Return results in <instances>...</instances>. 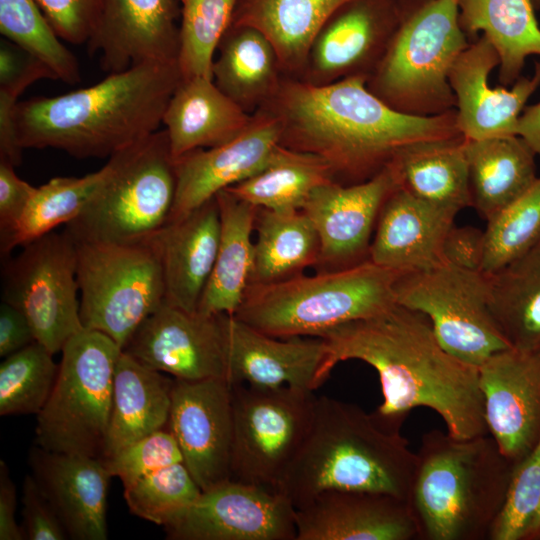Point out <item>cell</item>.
Masks as SVG:
<instances>
[{"mask_svg":"<svg viewBox=\"0 0 540 540\" xmlns=\"http://www.w3.org/2000/svg\"><path fill=\"white\" fill-rule=\"evenodd\" d=\"M78 294L76 244L65 231L30 242L4 263L2 301L26 316L52 354L84 329Z\"/></svg>","mask_w":540,"mask_h":540,"instance_id":"cell-13","label":"cell"},{"mask_svg":"<svg viewBox=\"0 0 540 540\" xmlns=\"http://www.w3.org/2000/svg\"><path fill=\"white\" fill-rule=\"evenodd\" d=\"M396 186L387 167L365 182L331 181L313 190L302 211L319 237V271L343 269L368 259L380 210Z\"/></svg>","mask_w":540,"mask_h":540,"instance_id":"cell-18","label":"cell"},{"mask_svg":"<svg viewBox=\"0 0 540 540\" xmlns=\"http://www.w3.org/2000/svg\"><path fill=\"white\" fill-rule=\"evenodd\" d=\"M254 265L249 285L280 282L317 266L320 241L302 210L275 211L257 207Z\"/></svg>","mask_w":540,"mask_h":540,"instance_id":"cell-36","label":"cell"},{"mask_svg":"<svg viewBox=\"0 0 540 540\" xmlns=\"http://www.w3.org/2000/svg\"><path fill=\"white\" fill-rule=\"evenodd\" d=\"M220 214L215 264L197 311L234 315L249 286L254 265L252 232L257 207L228 190L216 194Z\"/></svg>","mask_w":540,"mask_h":540,"instance_id":"cell-31","label":"cell"},{"mask_svg":"<svg viewBox=\"0 0 540 540\" xmlns=\"http://www.w3.org/2000/svg\"><path fill=\"white\" fill-rule=\"evenodd\" d=\"M487 275L489 308L509 346L522 351H539L540 243Z\"/></svg>","mask_w":540,"mask_h":540,"instance_id":"cell-37","label":"cell"},{"mask_svg":"<svg viewBox=\"0 0 540 540\" xmlns=\"http://www.w3.org/2000/svg\"><path fill=\"white\" fill-rule=\"evenodd\" d=\"M485 253L484 231L455 224L448 231L443 243L446 263L473 271H482Z\"/></svg>","mask_w":540,"mask_h":540,"instance_id":"cell-51","label":"cell"},{"mask_svg":"<svg viewBox=\"0 0 540 540\" xmlns=\"http://www.w3.org/2000/svg\"><path fill=\"white\" fill-rule=\"evenodd\" d=\"M478 371L488 434L514 465L540 439V350L508 348Z\"/></svg>","mask_w":540,"mask_h":540,"instance_id":"cell-19","label":"cell"},{"mask_svg":"<svg viewBox=\"0 0 540 540\" xmlns=\"http://www.w3.org/2000/svg\"><path fill=\"white\" fill-rule=\"evenodd\" d=\"M399 19L398 0H348L322 24L299 78L326 85L368 77L381 60Z\"/></svg>","mask_w":540,"mask_h":540,"instance_id":"cell-16","label":"cell"},{"mask_svg":"<svg viewBox=\"0 0 540 540\" xmlns=\"http://www.w3.org/2000/svg\"><path fill=\"white\" fill-rule=\"evenodd\" d=\"M466 154L472 206L486 221L538 178L536 154L517 135L466 139Z\"/></svg>","mask_w":540,"mask_h":540,"instance_id":"cell-32","label":"cell"},{"mask_svg":"<svg viewBox=\"0 0 540 540\" xmlns=\"http://www.w3.org/2000/svg\"><path fill=\"white\" fill-rule=\"evenodd\" d=\"M38 342L5 357L0 365V415H38L55 385L59 365Z\"/></svg>","mask_w":540,"mask_h":540,"instance_id":"cell-42","label":"cell"},{"mask_svg":"<svg viewBox=\"0 0 540 540\" xmlns=\"http://www.w3.org/2000/svg\"><path fill=\"white\" fill-rule=\"evenodd\" d=\"M216 52L213 81L253 115L273 96L285 76L275 47L254 26L231 22Z\"/></svg>","mask_w":540,"mask_h":540,"instance_id":"cell-30","label":"cell"},{"mask_svg":"<svg viewBox=\"0 0 540 540\" xmlns=\"http://www.w3.org/2000/svg\"><path fill=\"white\" fill-rule=\"evenodd\" d=\"M165 528L172 540H296L295 508L279 491L227 479Z\"/></svg>","mask_w":540,"mask_h":540,"instance_id":"cell-14","label":"cell"},{"mask_svg":"<svg viewBox=\"0 0 540 540\" xmlns=\"http://www.w3.org/2000/svg\"><path fill=\"white\" fill-rule=\"evenodd\" d=\"M331 181L324 159L279 144L263 169L226 190L255 207L302 210L313 190Z\"/></svg>","mask_w":540,"mask_h":540,"instance_id":"cell-38","label":"cell"},{"mask_svg":"<svg viewBox=\"0 0 540 540\" xmlns=\"http://www.w3.org/2000/svg\"><path fill=\"white\" fill-rule=\"evenodd\" d=\"M104 0H36L56 34L71 44L87 43Z\"/></svg>","mask_w":540,"mask_h":540,"instance_id":"cell-47","label":"cell"},{"mask_svg":"<svg viewBox=\"0 0 540 540\" xmlns=\"http://www.w3.org/2000/svg\"><path fill=\"white\" fill-rule=\"evenodd\" d=\"M0 32L68 84L80 81L77 58L60 41L36 0H0Z\"/></svg>","mask_w":540,"mask_h":540,"instance_id":"cell-40","label":"cell"},{"mask_svg":"<svg viewBox=\"0 0 540 540\" xmlns=\"http://www.w3.org/2000/svg\"><path fill=\"white\" fill-rule=\"evenodd\" d=\"M253 120L224 94L213 78H181L165 109L166 126L173 159L203 148L229 142L244 132Z\"/></svg>","mask_w":540,"mask_h":540,"instance_id":"cell-28","label":"cell"},{"mask_svg":"<svg viewBox=\"0 0 540 540\" xmlns=\"http://www.w3.org/2000/svg\"><path fill=\"white\" fill-rule=\"evenodd\" d=\"M16 488L3 460L0 462V540L25 539L15 518Z\"/></svg>","mask_w":540,"mask_h":540,"instance_id":"cell-53","label":"cell"},{"mask_svg":"<svg viewBox=\"0 0 540 540\" xmlns=\"http://www.w3.org/2000/svg\"><path fill=\"white\" fill-rule=\"evenodd\" d=\"M108 171L106 163L83 177H56L36 187L15 228L0 239L1 255L7 256L16 247L22 248L74 220Z\"/></svg>","mask_w":540,"mask_h":540,"instance_id":"cell-39","label":"cell"},{"mask_svg":"<svg viewBox=\"0 0 540 540\" xmlns=\"http://www.w3.org/2000/svg\"><path fill=\"white\" fill-rule=\"evenodd\" d=\"M123 487L132 514L164 527L202 492L183 462L161 468Z\"/></svg>","mask_w":540,"mask_h":540,"instance_id":"cell-44","label":"cell"},{"mask_svg":"<svg viewBox=\"0 0 540 540\" xmlns=\"http://www.w3.org/2000/svg\"><path fill=\"white\" fill-rule=\"evenodd\" d=\"M231 385L290 386L314 391L328 377L327 346L320 337L269 336L234 315L220 314Z\"/></svg>","mask_w":540,"mask_h":540,"instance_id":"cell-20","label":"cell"},{"mask_svg":"<svg viewBox=\"0 0 540 540\" xmlns=\"http://www.w3.org/2000/svg\"><path fill=\"white\" fill-rule=\"evenodd\" d=\"M75 244L82 325L104 333L123 348L164 302L155 236L136 243Z\"/></svg>","mask_w":540,"mask_h":540,"instance_id":"cell-10","label":"cell"},{"mask_svg":"<svg viewBox=\"0 0 540 540\" xmlns=\"http://www.w3.org/2000/svg\"><path fill=\"white\" fill-rule=\"evenodd\" d=\"M279 141L276 119L259 109L249 127L233 140L175 159L176 196L168 223L263 169Z\"/></svg>","mask_w":540,"mask_h":540,"instance_id":"cell-23","label":"cell"},{"mask_svg":"<svg viewBox=\"0 0 540 540\" xmlns=\"http://www.w3.org/2000/svg\"><path fill=\"white\" fill-rule=\"evenodd\" d=\"M33 476L59 515L68 537L106 540L110 474L100 457L57 453L37 446Z\"/></svg>","mask_w":540,"mask_h":540,"instance_id":"cell-26","label":"cell"},{"mask_svg":"<svg viewBox=\"0 0 540 540\" xmlns=\"http://www.w3.org/2000/svg\"><path fill=\"white\" fill-rule=\"evenodd\" d=\"M348 0H239L232 22L254 26L276 49L285 76L299 78L326 19Z\"/></svg>","mask_w":540,"mask_h":540,"instance_id":"cell-35","label":"cell"},{"mask_svg":"<svg viewBox=\"0 0 540 540\" xmlns=\"http://www.w3.org/2000/svg\"><path fill=\"white\" fill-rule=\"evenodd\" d=\"M35 189L17 176L15 166L0 160V239L15 228Z\"/></svg>","mask_w":540,"mask_h":540,"instance_id":"cell-50","label":"cell"},{"mask_svg":"<svg viewBox=\"0 0 540 540\" xmlns=\"http://www.w3.org/2000/svg\"><path fill=\"white\" fill-rule=\"evenodd\" d=\"M540 502V439L513 465L502 511L489 540H521Z\"/></svg>","mask_w":540,"mask_h":540,"instance_id":"cell-45","label":"cell"},{"mask_svg":"<svg viewBox=\"0 0 540 540\" xmlns=\"http://www.w3.org/2000/svg\"><path fill=\"white\" fill-rule=\"evenodd\" d=\"M180 0H104L88 49L102 70L120 72L147 62H175ZM178 62V61H177Z\"/></svg>","mask_w":540,"mask_h":540,"instance_id":"cell-22","label":"cell"},{"mask_svg":"<svg viewBox=\"0 0 540 540\" xmlns=\"http://www.w3.org/2000/svg\"><path fill=\"white\" fill-rule=\"evenodd\" d=\"M521 540H540V502Z\"/></svg>","mask_w":540,"mask_h":540,"instance_id":"cell-55","label":"cell"},{"mask_svg":"<svg viewBox=\"0 0 540 540\" xmlns=\"http://www.w3.org/2000/svg\"><path fill=\"white\" fill-rule=\"evenodd\" d=\"M296 540L419 539L406 499L374 491L328 490L295 509Z\"/></svg>","mask_w":540,"mask_h":540,"instance_id":"cell-24","label":"cell"},{"mask_svg":"<svg viewBox=\"0 0 540 540\" xmlns=\"http://www.w3.org/2000/svg\"><path fill=\"white\" fill-rule=\"evenodd\" d=\"M499 64L496 49L481 35L459 55L450 70L457 126L466 139L516 135L518 119L540 86V61H537L531 77L520 76L510 89L491 88L489 75Z\"/></svg>","mask_w":540,"mask_h":540,"instance_id":"cell-21","label":"cell"},{"mask_svg":"<svg viewBox=\"0 0 540 540\" xmlns=\"http://www.w3.org/2000/svg\"><path fill=\"white\" fill-rule=\"evenodd\" d=\"M516 135L540 157V101L524 108L518 119Z\"/></svg>","mask_w":540,"mask_h":540,"instance_id":"cell-54","label":"cell"},{"mask_svg":"<svg viewBox=\"0 0 540 540\" xmlns=\"http://www.w3.org/2000/svg\"><path fill=\"white\" fill-rule=\"evenodd\" d=\"M365 77L312 85L284 76L260 108L280 129L279 144L324 159L333 182H365L387 168L405 148L426 141L453 139L456 110L434 116L398 112L366 86Z\"/></svg>","mask_w":540,"mask_h":540,"instance_id":"cell-2","label":"cell"},{"mask_svg":"<svg viewBox=\"0 0 540 540\" xmlns=\"http://www.w3.org/2000/svg\"><path fill=\"white\" fill-rule=\"evenodd\" d=\"M22 503L25 539L64 540L67 538V531L59 515L33 475L25 477Z\"/></svg>","mask_w":540,"mask_h":540,"instance_id":"cell-48","label":"cell"},{"mask_svg":"<svg viewBox=\"0 0 540 540\" xmlns=\"http://www.w3.org/2000/svg\"><path fill=\"white\" fill-rule=\"evenodd\" d=\"M484 273H493L540 243V177L487 221Z\"/></svg>","mask_w":540,"mask_h":540,"instance_id":"cell-43","label":"cell"},{"mask_svg":"<svg viewBox=\"0 0 540 540\" xmlns=\"http://www.w3.org/2000/svg\"><path fill=\"white\" fill-rule=\"evenodd\" d=\"M32 327L26 316L14 306H0V356L7 357L35 342Z\"/></svg>","mask_w":540,"mask_h":540,"instance_id":"cell-52","label":"cell"},{"mask_svg":"<svg viewBox=\"0 0 540 540\" xmlns=\"http://www.w3.org/2000/svg\"><path fill=\"white\" fill-rule=\"evenodd\" d=\"M107 163L106 177L64 231L75 242L136 243L154 237L168 223L176 196L166 130L112 155Z\"/></svg>","mask_w":540,"mask_h":540,"instance_id":"cell-8","label":"cell"},{"mask_svg":"<svg viewBox=\"0 0 540 540\" xmlns=\"http://www.w3.org/2000/svg\"><path fill=\"white\" fill-rule=\"evenodd\" d=\"M396 304L424 314L441 346L460 361L479 367L511 348L489 308L488 275L443 263L402 274Z\"/></svg>","mask_w":540,"mask_h":540,"instance_id":"cell-11","label":"cell"},{"mask_svg":"<svg viewBox=\"0 0 540 540\" xmlns=\"http://www.w3.org/2000/svg\"><path fill=\"white\" fill-rule=\"evenodd\" d=\"M459 24L467 37L481 32L496 49L499 81L512 86L525 60L540 56V27L530 0H458Z\"/></svg>","mask_w":540,"mask_h":540,"instance_id":"cell-34","label":"cell"},{"mask_svg":"<svg viewBox=\"0 0 540 540\" xmlns=\"http://www.w3.org/2000/svg\"><path fill=\"white\" fill-rule=\"evenodd\" d=\"M232 386L231 478L277 488L311 426L313 391Z\"/></svg>","mask_w":540,"mask_h":540,"instance_id":"cell-12","label":"cell"},{"mask_svg":"<svg viewBox=\"0 0 540 540\" xmlns=\"http://www.w3.org/2000/svg\"><path fill=\"white\" fill-rule=\"evenodd\" d=\"M239 0H180L178 66L181 78H212L218 44Z\"/></svg>","mask_w":540,"mask_h":540,"instance_id":"cell-41","label":"cell"},{"mask_svg":"<svg viewBox=\"0 0 540 540\" xmlns=\"http://www.w3.org/2000/svg\"><path fill=\"white\" fill-rule=\"evenodd\" d=\"M457 214L396 186L380 210L368 259L402 274L446 263L443 243Z\"/></svg>","mask_w":540,"mask_h":540,"instance_id":"cell-25","label":"cell"},{"mask_svg":"<svg viewBox=\"0 0 540 540\" xmlns=\"http://www.w3.org/2000/svg\"><path fill=\"white\" fill-rule=\"evenodd\" d=\"M388 167L397 186L416 198L458 212L472 206L464 136L411 145Z\"/></svg>","mask_w":540,"mask_h":540,"instance_id":"cell-33","label":"cell"},{"mask_svg":"<svg viewBox=\"0 0 540 540\" xmlns=\"http://www.w3.org/2000/svg\"><path fill=\"white\" fill-rule=\"evenodd\" d=\"M40 79H54L36 57L7 39L0 44V93L16 99Z\"/></svg>","mask_w":540,"mask_h":540,"instance_id":"cell-49","label":"cell"},{"mask_svg":"<svg viewBox=\"0 0 540 540\" xmlns=\"http://www.w3.org/2000/svg\"><path fill=\"white\" fill-rule=\"evenodd\" d=\"M325 373L342 361L360 360L378 373L383 402L374 411L402 426L418 407L434 410L455 438L488 434L478 367L448 353L429 319L398 304L324 333Z\"/></svg>","mask_w":540,"mask_h":540,"instance_id":"cell-1","label":"cell"},{"mask_svg":"<svg viewBox=\"0 0 540 540\" xmlns=\"http://www.w3.org/2000/svg\"><path fill=\"white\" fill-rule=\"evenodd\" d=\"M181 80L178 62H147L55 97L19 101V145L76 158H110L158 131Z\"/></svg>","mask_w":540,"mask_h":540,"instance_id":"cell-3","label":"cell"},{"mask_svg":"<svg viewBox=\"0 0 540 540\" xmlns=\"http://www.w3.org/2000/svg\"><path fill=\"white\" fill-rule=\"evenodd\" d=\"M399 19L368 90L392 109L434 116L455 109L450 70L468 47L458 0H398Z\"/></svg>","mask_w":540,"mask_h":540,"instance_id":"cell-7","label":"cell"},{"mask_svg":"<svg viewBox=\"0 0 540 540\" xmlns=\"http://www.w3.org/2000/svg\"><path fill=\"white\" fill-rule=\"evenodd\" d=\"M401 275L367 259L313 276L249 285L234 316L276 338L321 337L395 305L394 287Z\"/></svg>","mask_w":540,"mask_h":540,"instance_id":"cell-6","label":"cell"},{"mask_svg":"<svg viewBox=\"0 0 540 540\" xmlns=\"http://www.w3.org/2000/svg\"><path fill=\"white\" fill-rule=\"evenodd\" d=\"M513 463L494 438L422 435L407 501L420 540H484L504 506Z\"/></svg>","mask_w":540,"mask_h":540,"instance_id":"cell-5","label":"cell"},{"mask_svg":"<svg viewBox=\"0 0 540 540\" xmlns=\"http://www.w3.org/2000/svg\"><path fill=\"white\" fill-rule=\"evenodd\" d=\"M536 11L540 10V0H530Z\"/></svg>","mask_w":540,"mask_h":540,"instance_id":"cell-56","label":"cell"},{"mask_svg":"<svg viewBox=\"0 0 540 540\" xmlns=\"http://www.w3.org/2000/svg\"><path fill=\"white\" fill-rule=\"evenodd\" d=\"M173 382L121 351L114 373L103 459L168 425Z\"/></svg>","mask_w":540,"mask_h":540,"instance_id":"cell-29","label":"cell"},{"mask_svg":"<svg viewBox=\"0 0 540 540\" xmlns=\"http://www.w3.org/2000/svg\"><path fill=\"white\" fill-rule=\"evenodd\" d=\"M121 351L109 336L85 328L66 342L53 390L36 415L38 447L102 458Z\"/></svg>","mask_w":540,"mask_h":540,"instance_id":"cell-9","label":"cell"},{"mask_svg":"<svg viewBox=\"0 0 540 540\" xmlns=\"http://www.w3.org/2000/svg\"><path fill=\"white\" fill-rule=\"evenodd\" d=\"M400 429L356 404L316 397L309 432L276 490L295 509L328 490L383 492L407 500L416 452Z\"/></svg>","mask_w":540,"mask_h":540,"instance_id":"cell-4","label":"cell"},{"mask_svg":"<svg viewBox=\"0 0 540 540\" xmlns=\"http://www.w3.org/2000/svg\"><path fill=\"white\" fill-rule=\"evenodd\" d=\"M122 350L175 379H227L220 314L191 313L163 302L139 325Z\"/></svg>","mask_w":540,"mask_h":540,"instance_id":"cell-15","label":"cell"},{"mask_svg":"<svg viewBox=\"0 0 540 540\" xmlns=\"http://www.w3.org/2000/svg\"><path fill=\"white\" fill-rule=\"evenodd\" d=\"M220 234L216 197L179 220L167 223L156 235L164 283V302L197 312L212 273Z\"/></svg>","mask_w":540,"mask_h":540,"instance_id":"cell-27","label":"cell"},{"mask_svg":"<svg viewBox=\"0 0 540 540\" xmlns=\"http://www.w3.org/2000/svg\"><path fill=\"white\" fill-rule=\"evenodd\" d=\"M112 475L118 477L123 486L161 468L183 462L179 445L168 430H158L104 458Z\"/></svg>","mask_w":540,"mask_h":540,"instance_id":"cell-46","label":"cell"},{"mask_svg":"<svg viewBox=\"0 0 540 540\" xmlns=\"http://www.w3.org/2000/svg\"><path fill=\"white\" fill-rule=\"evenodd\" d=\"M168 427L202 491L231 478L232 386L227 379L174 378Z\"/></svg>","mask_w":540,"mask_h":540,"instance_id":"cell-17","label":"cell"}]
</instances>
